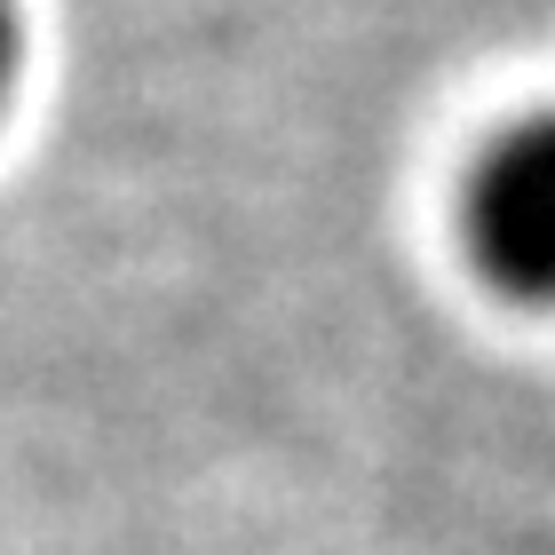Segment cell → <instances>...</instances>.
I'll use <instances>...</instances> for the list:
<instances>
[{"label": "cell", "mask_w": 555, "mask_h": 555, "mask_svg": "<svg viewBox=\"0 0 555 555\" xmlns=\"http://www.w3.org/2000/svg\"><path fill=\"white\" fill-rule=\"evenodd\" d=\"M461 231L476 270L516 301H555V112H532L468 175Z\"/></svg>", "instance_id": "1"}, {"label": "cell", "mask_w": 555, "mask_h": 555, "mask_svg": "<svg viewBox=\"0 0 555 555\" xmlns=\"http://www.w3.org/2000/svg\"><path fill=\"white\" fill-rule=\"evenodd\" d=\"M16 64H24V16H16V0H0V104L16 88Z\"/></svg>", "instance_id": "2"}]
</instances>
